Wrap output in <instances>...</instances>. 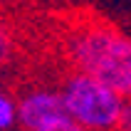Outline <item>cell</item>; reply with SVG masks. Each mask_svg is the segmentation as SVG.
<instances>
[{"mask_svg": "<svg viewBox=\"0 0 131 131\" xmlns=\"http://www.w3.org/2000/svg\"><path fill=\"white\" fill-rule=\"evenodd\" d=\"M10 57H13V37H10L7 27L0 20V64L10 62Z\"/></svg>", "mask_w": 131, "mask_h": 131, "instance_id": "cell-6", "label": "cell"}, {"mask_svg": "<svg viewBox=\"0 0 131 131\" xmlns=\"http://www.w3.org/2000/svg\"><path fill=\"white\" fill-rule=\"evenodd\" d=\"M37 131H89V129H84L79 121H74V119L67 114V116H62V119H54V121H50V124L40 126Z\"/></svg>", "mask_w": 131, "mask_h": 131, "instance_id": "cell-5", "label": "cell"}, {"mask_svg": "<svg viewBox=\"0 0 131 131\" xmlns=\"http://www.w3.org/2000/svg\"><path fill=\"white\" fill-rule=\"evenodd\" d=\"M17 124V102L7 92H0V131H13Z\"/></svg>", "mask_w": 131, "mask_h": 131, "instance_id": "cell-4", "label": "cell"}, {"mask_svg": "<svg viewBox=\"0 0 131 131\" xmlns=\"http://www.w3.org/2000/svg\"><path fill=\"white\" fill-rule=\"evenodd\" d=\"M67 64L131 102V37L104 17L84 15L62 35Z\"/></svg>", "mask_w": 131, "mask_h": 131, "instance_id": "cell-1", "label": "cell"}, {"mask_svg": "<svg viewBox=\"0 0 131 131\" xmlns=\"http://www.w3.org/2000/svg\"><path fill=\"white\" fill-rule=\"evenodd\" d=\"M62 116H67V106L62 99V92L57 89L32 87L22 92L17 99V124L25 131H37L40 126Z\"/></svg>", "mask_w": 131, "mask_h": 131, "instance_id": "cell-3", "label": "cell"}, {"mask_svg": "<svg viewBox=\"0 0 131 131\" xmlns=\"http://www.w3.org/2000/svg\"><path fill=\"white\" fill-rule=\"evenodd\" d=\"M116 131H131V102H126L124 114H121V121H119V129Z\"/></svg>", "mask_w": 131, "mask_h": 131, "instance_id": "cell-7", "label": "cell"}, {"mask_svg": "<svg viewBox=\"0 0 131 131\" xmlns=\"http://www.w3.org/2000/svg\"><path fill=\"white\" fill-rule=\"evenodd\" d=\"M67 114L89 131H116L126 99L84 72H69L62 82Z\"/></svg>", "mask_w": 131, "mask_h": 131, "instance_id": "cell-2", "label": "cell"}]
</instances>
